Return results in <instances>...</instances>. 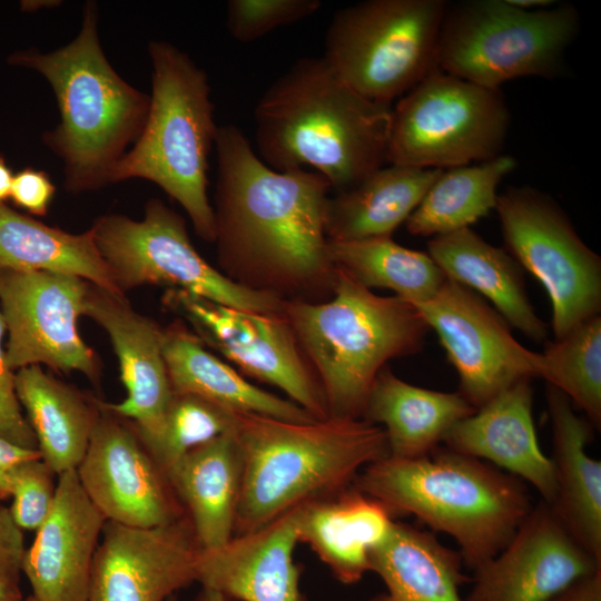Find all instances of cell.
<instances>
[{"mask_svg": "<svg viewBox=\"0 0 601 601\" xmlns=\"http://www.w3.org/2000/svg\"><path fill=\"white\" fill-rule=\"evenodd\" d=\"M215 148V243L224 274L284 300L332 294L327 179L311 169L274 170L234 125L218 128Z\"/></svg>", "mask_w": 601, "mask_h": 601, "instance_id": "cell-1", "label": "cell"}, {"mask_svg": "<svg viewBox=\"0 0 601 601\" xmlns=\"http://www.w3.org/2000/svg\"><path fill=\"white\" fill-rule=\"evenodd\" d=\"M392 107L345 83L323 57L279 76L254 110L257 155L277 171L314 170L336 193L387 164Z\"/></svg>", "mask_w": 601, "mask_h": 601, "instance_id": "cell-2", "label": "cell"}, {"mask_svg": "<svg viewBox=\"0 0 601 601\" xmlns=\"http://www.w3.org/2000/svg\"><path fill=\"white\" fill-rule=\"evenodd\" d=\"M233 433L243 460L234 535L342 492L365 466L388 456L384 430L364 418L298 423L237 413Z\"/></svg>", "mask_w": 601, "mask_h": 601, "instance_id": "cell-3", "label": "cell"}, {"mask_svg": "<svg viewBox=\"0 0 601 601\" xmlns=\"http://www.w3.org/2000/svg\"><path fill=\"white\" fill-rule=\"evenodd\" d=\"M9 62L36 70L53 90L60 120L42 141L63 164L65 188L80 194L110 185L145 127L150 95L109 63L99 41L97 3L86 2L80 30L68 45L47 53L18 51Z\"/></svg>", "mask_w": 601, "mask_h": 601, "instance_id": "cell-4", "label": "cell"}, {"mask_svg": "<svg viewBox=\"0 0 601 601\" xmlns=\"http://www.w3.org/2000/svg\"><path fill=\"white\" fill-rule=\"evenodd\" d=\"M352 485L395 516L414 515L452 536L472 570L508 544L532 509L525 482L446 446L416 459H382Z\"/></svg>", "mask_w": 601, "mask_h": 601, "instance_id": "cell-5", "label": "cell"}, {"mask_svg": "<svg viewBox=\"0 0 601 601\" xmlns=\"http://www.w3.org/2000/svg\"><path fill=\"white\" fill-rule=\"evenodd\" d=\"M284 314L335 417L362 418L386 362L417 353L430 329L413 304L380 296L338 268L327 302L285 300Z\"/></svg>", "mask_w": 601, "mask_h": 601, "instance_id": "cell-6", "label": "cell"}, {"mask_svg": "<svg viewBox=\"0 0 601 601\" xmlns=\"http://www.w3.org/2000/svg\"><path fill=\"white\" fill-rule=\"evenodd\" d=\"M150 107L145 127L116 166L111 184L145 179L187 213L196 234L215 242L208 158L218 128L206 72L175 45L152 40Z\"/></svg>", "mask_w": 601, "mask_h": 601, "instance_id": "cell-7", "label": "cell"}, {"mask_svg": "<svg viewBox=\"0 0 601 601\" xmlns=\"http://www.w3.org/2000/svg\"><path fill=\"white\" fill-rule=\"evenodd\" d=\"M580 23L571 3L525 10L509 0L447 2L437 68L490 89L522 77L553 78L562 72Z\"/></svg>", "mask_w": 601, "mask_h": 601, "instance_id": "cell-8", "label": "cell"}, {"mask_svg": "<svg viewBox=\"0 0 601 601\" xmlns=\"http://www.w3.org/2000/svg\"><path fill=\"white\" fill-rule=\"evenodd\" d=\"M445 0H366L338 10L326 30L329 68L365 98L390 105L436 62Z\"/></svg>", "mask_w": 601, "mask_h": 601, "instance_id": "cell-9", "label": "cell"}, {"mask_svg": "<svg viewBox=\"0 0 601 601\" xmlns=\"http://www.w3.org/2000/svg\"><path fill=\"white\" fill-rule=\"evenodd\" d=\"M510 111L500 89L432 71L392 108L387 164L449 169L501 155Z\"/></svg>", "mask_w": 601, "mask_h": 601, "instance_id": "cell-10", "label": "cell"}, {"mask_svg": "<svg viewBox=\"0 0 601 601\" xmlns=\"http://www.w3.org/2000/svg\"><path fill=\"white\" fill-rule=\"evenodd\" d=\"M90 228L124 295L142 285H161L238 309H284V299L245 287L206 262L191 244L185 219L160 199L146 203L140 220L108 214Z\"/></svg>", "mask_w": 601, "mask_h": 601, "instance_id": "cell-11", "label": "cell"}, {"mask_svg": "<svg viewBox=\"0 0 601 601\" xmlns=\"http://www.w3.org/2000/svg\"><path fill=\"white\" fill-rule=\"evenodd\" d=\"M495 210L504 248L549 296L554 338L600 315L601 258L561 206L550 195L521 186L499 194Z\"/></svg>", "mask_w": 601, "mask_h": 601, "instance_id": "cell-12", "label": "cell"}, {"mask_svg": "<svg viewBox=\"0 0 601 601\" xmlns=\"http://www.w3.org/2000/svg\"><path fill=\"white\" fill-rule=\"evenodd\" d=\"M166 306L194 334L243 374L282 390L314 418L328 417L319 382L284 314L229 307L180 289H167Z\"/></svg>", "mask_w": 601, "mask_h": 601, "instance_id": "cell-13", "label": "cell"}, {"mask_svg": "<svg viewBox=\"0 0 601 601\" xmlns=\"http://www.w3.org/2000/svg\"><path fill=\"white\" fill-rule=\"evenodd\" d=\"M88 286L69 274L0 269V311L9 333L6 358L12 372L45 364L99 381L100 362L78 331Z\"/></svg>", "mask_w": 601, "mask_h": 601, "instance_id": "cell-14", "label": "cell"}, {"mask_svg": "<svg viewBox=\"0 0 601 601\" xmlns=\"http://www.w3.org/2000/svg\"><path fill=\"white\" fill-rule=\"evenodd\" d=\"M456 370L460 393L475 408L523 381L540 377L541 353L520 344L505 319L473 290L446 279L414 304Z\"/></svg>", "mask_w": 601, "mask_h": 601, "instance_id": "cell-15", "label": "cell"}, {"mask_svg": "<svg viewBox=\"0 0 601 601\" xmlns=\"http://www.w3.org/2000/svg\"><path fill=\"white\" fill-rule=\"evenodd\" d=\"M100 415L76 472L106 521L156 528L185 515L168 477L134 425L100 401Z\"/></svg>", "mask_w": 601, "mask_h": 601, "instance_id": "cell-16", "label": "cell"}, {"mask_svg": "<svg viewBox=\"0 0 601 601\" xmlns=\"http://www.w3.org/2000/svg\"><path fill=\"white\" fill-rule=\"evenodd\" d=\"M87 601H167L196 582L200 545L186 515L161 526L107 521Z\"/></svg>", "mask_w": 601, "mask_h": 601, "instance_id": "cell-17", "label": "cell"}, {"mask_svg": "<svg viewBox=\"0 0 601 601\" xmlns=\"http://www.w3.org/2000/svg\"><path fill=\"white\" fill-rule=\"evenodd\" d=\"M601 569L564 528L550 504L532 506L508 544L476 566L464 601H549Z\"/></svg>", "mask_w": 601, "mask_h": 601, "instance_id": "cell-18", "label": "cell"}, {"mask_svg": "<svg viewBox=\"0 0 601 601\" xmlns=\"http://www.w3.org/2000/svg\"><path fill=\"white\" fill-rule=\"evenodd\" d=\"M86 316L108 334L118 358L127 396L104 402L112 413L128 420L148 449L158 437L174 394L162 353L164 328L136 312L125 295L89 283Z\"/></svg>", "mask_w": 601, "mask_h": 601, "instance_id": "cell-19", "label": "cell"}, {"mask_svg": "<svg viewBox=\"0 0 601 601\" xmlns=\"http://www.w3.org/2000/svg\"><path fill=\"white\" fill-rule=\"evenodd\" d=\"M106 519L76 470L58 475L52 508L26 549L22 573L37 601H87Z\"/></svg>", "mask_w": 601, "mask_h": 601, "instance_id": "cell-20", "label": "cell"}, {"mask_svg": "<svg viewBox=\"0 0 601 601\" xmlns=\"http://www.w3.org/2000/svg\"><path fill=\"white\" fill-rule=\"evenodd\" d=\"M298 508L216 549H200L196 582L230 601H305L294 561Z\"/></svg>", "mask_w": 601, "mask_h": 601, "instance_id": "cell-21", "label": "cell"}, {"mask_svg": "<svg viewBox=\"0 0 601 601\" xmlns=\"http://www.w3.org/2000/svg\"><path fill=\"white\" fill-rule=\"evenodd\" d=\"M532 408L531 380L520 381L452 426L443 443L530 483L552 504L554 466L540 447Z\"/></svg>", "mask_w": 601, "mask_h": 601, "instance_id": "cell-22", "label": "cell"}, {"mask_svg": "<svg viewBox=\"0 0 601 601\" xmlns=\"http://www.w3.org/2000/svg\"><path fill=\"white\" fill-rule=\"evenodd\" d=\"M395 515L355 486L298 508V540L311 546L336 580L358 582L372 552L390 535Z\"/></svg>", "mask_w": 601, "mask_h": 601, "instance_id": "cell-23", "label": "cell"}, {"mask_svg": "<svg viewBox=\"0 0 601 601\" xmlns=\"http://www.w3.org/2000/svg\"><path fill=\"white\" fill-rule=\"evenodd\" d=\"M546 405L555 476V499L550 505L569 533L601 561V462L587 452L593 425L549 384Z\"/></svg>", "mask_w": 601, "mask_h": 601, "instance_id": "cell-24", "label": "cell"}, {"mask_svg": "<svg viewBox=\"0 0 601 601\" xmlns=\"http://www.w3.org/2000/svg\"><path fill=\"white\" fill-rule=\"evenodd\" d=\"M427 254L446 279L485 297L510 326L531 341L546 339L549 328L530 302L523 269L505 248L466 227L430 238Z\"/></svg>", "mask_w": 601, "mask_h": 601, "instance_id": "cell-25", "label": "cell"}, {"mask_svg": "<svg viewBox=\"0 0 601 601\" xmlns=\"http://www.w3.org/2000/svg\"><path fill=\"white\" fill-rule=\"evenodd\" d=\"M233 431L189 451L167 472L204 550L216 549L234 535L243 460Z\"/></svg>", "mask_w": 601, "mask_h": 601, "instance_id": "cell-26", "label": "cell"}, {"mask_svg": "<svg viewBox=\"0 0 601 601\" xmlns=\"http://www.w3.org/2000/svg\"><path fill=\"white\" fill-rule=\"evenodd\" d=\"M475 411L460 392L415 386L385 366L373 383L362 418L384 430L390 457L416 459L433 452L452 426Z\"/></svg>", "mask_w": 601, "mask_h": 601, "instance_id": "cell-27", "label": "cell"}, {"mask_svg": "<svg viewBox=\"0 0 601 601\" xmlns=\"http://www.w3.org/2000/svg\"><path fill=\"white\" fill-rule=\"evenodd\" d=\"M162 353L175 393L194 394L236 413L298 423L316 420L290 400L247 381L180 323L164 328Z\"/></svg>", "mask_w": 601, "mask_h": 601, "instance_id": "cell-28", "label": "cell"}, {"mask_svg": "<svg viewBox=\"0 0 601 601\" xmlns=\"http://www.w3.org/2000/svg\"><path fill=\"white\" fill-rule=\"evenodd\" d=\"M16 393L40 457L59 475L77 470L100 415V400L57 380L39 365L14 372Z\"/></svg>", "mask_w": 601, "mask_h": 601, "instance_id": "cell-29", "label": "cell"}, {"mask_svg": "<svg viewBox=\"0 0 601 601\" xmlns=\"http://www.w3.org/2000/svg\"><path fill=\"white\" fill-rule=\"evenodd\" d=\"M459 551L432 532L395 521L387 539L370 558L385 591L370 601H464L460 587L471 579L463 572Z\"/></svg>", "mask_w": 601, "mask_h": 601, "instance_id": "cell-30", "label": "cell"}, {"mask_svg": "<svg viewBox=\"0 0 601 601\" xmlns=\"http://www.w3.org/2000/svg\"><path fill=\"white\" fill-rule=\"evenodd\" d=\"M442 170L388 164L352 188L336 193L327 200L325 230L328 240L392 237Z\"/></svg>", "mask_w": 601, "mask_h": 601, "instance_id": "cell-31", "label": "cell"}, {"mask_svg": "<svg viewBox=\"0 0 601 601\" xmlns=\"http://www.w3.org/2000/svg\"><path fill=\"white\" fill-rule=\"evenodd\" d=\"M0 269L75 275L121 294L96 246L91 228L71 234L20 214L6 204H0Z\"/></svg>", "mask_w": 601, "mask_h": 601, "instance_id": "cell-32", "label": "cell"}, {"mask_svg": "<svg viewBox=\"0 0 601 601\" xmlns=\"http://www.w3.org/2000/svg\"><path fill=\"white\" fill-rule=\"evenodd\" d=\"M516 167L510 155L443 169L405 221L410 234L435 237L470 227L495 209L501 180Z\"/></svg>", "mask_w": 601, "mask_h": 601, "instance_id": "cell-33", "label": "cell"}, {"mask_svg": "<svg viewBox=\"0 0 601 601\" xmlns=\"http://www.w3.org/2000/svg\"><path fill=\"white\" fill-rule=\"evenodd\" d=\"M335 266L366 288H387L418 304L431 298L446 277L427 253L406 248L392 237L329 242Z\"/></svg>", "mask_w": 601, "mask_h": 601, "instance_id": "cell-34", "label": "cell"}, {"mask_svg": "<svg viewBox=\"0 0 601 601\" xmlns=\"http://www.w3.org/2000/svg\"><path fill=\"white\" fill-rule=\"evenodd\" d=\"M540 377L580 408L593 425L601 424V316L578 325L545 345Z\"/></svg>", "mask_w": 601, "mask_h": 601, "instance_id": "cell-35", "label": "cell"}, {"mask_svg": "<svg viewBox=\"0 0 601 601\" xmlns=\"http://www.w3.org/2000/svg\"><path fill=\"white\" fill-rule=\"evenodd\" d=\"M236 412L194 394L175 393L148 451L167 472L189 451L235 427Z\"/></svg>", "mask_w": 601, "mask_h": 601, "instance_id": "cell-36", "label": "cell"}, {"mask_svg": "<svg viewBox=\"0 0 601 601\" xmlns=\"http://www.w3.org/2000/svg\"><path fill=\"white\" fill-rule=\"evenodd\" d=\"M322 6L319 0H230L226 27L236 41L250 42L313 16Z\"/></svg>", "mask_w": 601, "mask_h": 601, "instance_id": "cell-37", "label": "cell"}, {"mask_svg": "<svg viewBox=\"0 0 601 601\" xmlns=\"http://www.w3.org/2000/svg\"><path fill=\"white\" fill-rule=\"evenodd\" d=\"M55 476L58 475L40 456L24 460L13 470L12 503L8 509L21 530H37L48 516L56 497Z\"/></svg>", "mask_w": 601, "mask_h": 601, "instance_id": "cell-38", "label": "cell"}, {"mask_svg": "<svg viewBox=\"0 0 601 601\" xmlns=\"http://www.w3.org/2000/svg\"><path fill=\"white\" fill-rule=\"evenodd\" d=\"M6 331L7 326L0 311V439L38 451L35 434L21 412L16 393L14 372L7 364L6 348L2 344Z\"/></svg>", "mask_w": 601, "mask_h": 601, "instance_id": "cell-39", "label": "cell"}, {"mask_svg": "<svg viewBox=\"0 0 601 601\" xmlns=\"http://www.w3.org/2000/svg\"><path fill=\"white\" fill-rule=\"evenodd\" d=\"M24 551L22 530L0 504V601L23 600L20 578Z\"/></svg>", "mask_w": 601, "mask_h": 601, "instance_id": "cell-40", "label": "cell"}, {"mask_svg": "<svg viewBox=\"0 0 601 601\" xmlns=\"http://www.w3.org/2000/svg\"><path fill=\"white\" fill-rule=\"evenodd\" d=\"M56 194L50 175L43 170L24 168L13 175L10 198L20 209L33 216H46Z\"/></svg>", "mask_w": 601, "mask_h": 601, "instance_id": "cell-41", "label": "cell"}, {"mask_svg": "<svg viewBox=\"0 0 601 601\" xmlns=\"http://www.w3.org/2000/svg\"><path fill=\"white\" fill-rule=\"evenodd\" d=\"M40 456L38 451L18 446L0 439V501L10 497L12 472L24 460Z\"/></svg>", "mask_w": 601, "mask_h": 601, "instance_id": "cell-42", "label": "cell"}, {"mask_svg": "<svg viewBox=\"0 0 601 601\" xmlns=\"http://www.w3.org/2000/svg\"><path fill=\"white\" fill-rule=\"evenodd\" d=\"M549 601H601V569L575 580Z\"/></svg>", "mask_w": 601, "mask_h": 601, "instance_id": "cell-43", "label": "cell"}, {"mask_svg": "<svg viewBox=\"0 0 601 601\" xmlns=\"http://www.w3.org/2000/svg\"><path fill=\"white\" fill-rule=\"evenodd\" d=\"M12 180L13 174L4 158L0 155V204H4L10 198Z\"/></svg>", "mask_w": 601, "mask_h": 601, "instance_id": "cell-44", "label": "cell"}, {"mask_svg": "<svg viewBox=\"0 0 601 601\" xmlns=\"http://www.w3.org/2000/svg\"><path fill=\"white\" fill-rule=\"evenodd\" d=\"M509 2L525 10L548 8L555 3L553 0H509Z\"/></svg>", "mask_w": 601, "mask_h": 601, "instance_id": "cell-45", "label": "cell"}, {"mask_svg": "<svg viewBox=\"0 0 601 601\" xmlns=\"http://www.w3.org/2000/svg\"><path fill=\"white\" fill-rule=\"evenodd\" d=\"M167 601H177V600L175 595H173ZM194 601H230V600L219 592L201 588V591L197 594Z\"/></svg>", "mask_w": 601, "mask_h": 601, "instance_id": "cell-46", "label": "cell"}, {"mask_svg": "<svg viewBox=\"0 0 601 601\" xmlns=\"http://www.w3.org/2000/svg\"><path fill=\"white\" fill-rule=\"evenodd\" d=\"M21 601H37L32 595H29L27 598H23Z\"/></svg>", "mask_w": 601, "mask_h": 601, "instance_id": "cell-47", "label": "cell"}]
</instances>
